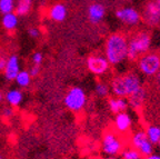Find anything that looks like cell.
<instances>
[{
  "instance_id": "5b68a950",
  "label": "cell",
  "mask_w": 160,
  "mask_h": 159,
  "mask_svg": "<svg viewBox=\"0 0 160 159\" xmlns=\"http://www.w3.org/2000/svg\"><path fill=\"white\" fill-rule=\"evenodd\" d=\"M65 106L72 112H79L86 107L87 104V95L86 91L80 87H72L71 89L68 90L66 94Z\"/></svg>"
},
{
  "instance_id": "d6a6232c",
  "label": "cell",
  "mask_w": 160,
  "mask_h": 159,
  "mask_svg": "<svg viewBox=\"0 0 160 159\" xmlns=\"http://www.w3.org/2000/svg\"><path fill=\"white\" fill-rule=\"evenodd\" d=\"M101 159H116V157H111V156H107L105 158H101Z\"/></svg>"
},
{
  "instance_id": "ac0fdd59",
  "label": "cell",
  "mask_w": 160,
  "mask_h": 159,
  "mask_svg": "<svg viewBox=\"0 0 160 159\" xmlns=\"http://www.w3.org/2000/svg\"><path fill=\"white\" fill-rule=\"evenodd\" d=\"M19 18L15 13H9L2 15V19H1V25L8 31H13L17 28Z\"/></svg>"
},
{
  "instance_id": "e0dca14e",
  "label": "cell",
  "mask_w": 160,
  "mask_h": 159,
  "mask_svg": "<svg viewBox=\"0 0 160 159\" xmlns=\"http://www.w3.org/2000/svg\"><path fill=\"white\" fill-rule=\"evenodd\" d=\"M5 99L11 107H18L22 102L23 95L19 89H10L6 92Z\"/></svg>"
},
{
  "instance_id": "4fadbf2b",
  "label": "cell",
  "mask_w": 160,
  "mask_h": 159,
  "mask_svg": "<svg viewBox=\"0 0 160 159\" xmlns=\"http://www.w3.org/2000/svg\"><path fill=\"white\" fill-rule=\"evenodd\" d=\"M106 16V9L101 3H92L88 8V18H89L91 23H101Z\"/></svg>"
},
{
  "instance_id": "83f0119b",
  "label": "cell",
  "mask_w": 160,
  "mask_h": 159,
  "mask_svg": "<svg viewBox=\"0 0 160 159\" xmlns=\"http://www.w3.org/2000/svg\"><path fill=\"white\" fill-rule=\"evenodd\" d=\"M28 35L31 38H38L40 36V31L38 28H30V29L28 30Z\"/></svg>"
},
{
  "instance_id": "5bb4252c",
  "label": "cell",
  "mask_w": 160,
  "mask_h": 159,
  "mask_svg": "<svg viewBox=\"0 0 160 159\" xmlns=\"http://www.w3.org/2000/svg\"><path fill=\"white\" fill-rule=\"evenodd\" d=\"M146 97H147V94H146L145 88L141 87L139 90H137L135 94H132L131 96L128 97V99H127L128 106L135 110L140 109V108H142L143 105H145Z\"/></svg>"
},
{
  "instance_id": "52a82bcc",
  "label": "cell",
  "mask_w": 160,
  "mask_h": 159,
  "mask_svg": "<svg viewBox=\"0 0 160 159\" xmlns=\"http://www.w3.org/2000/svg\"><path fill=\"white\" fill-rule=\"evenodd\" d=\"M130 142L132 148L139 151V154L142 157H147L153 152V145L147 138L145 130H137L136 132H133Z\"/></svg>"
},
{
  "instance_id": "7a4b0ae2",
  "label": "cell",
  "mask_w": 160,
  "mask_h": 159,
  "mask_svg": "<svg viewBox=\"0 0 160 159\" xmlns=\"http://www.w3.org/2000/svg\"><path fill=\"white\" fill-rule=\"evenodd\" d=\"M110 91L115 97L128 98L142 87L141 79L136 72H127L116 76L110 82Z\"/></svg>"
},
{
  "instance_id": "2e32d148",
  "label": "cell",
  "mask_w": 160,
  "mask_h": 159,
  "mask_svg": "<svg viewBox=\"0 0 160 159\" xmlns=\"http://www.w3.org/2000/svg\"><path fill=\"white\" fill-rule=\"evenodd\" d=\"M67 17V8L66 6L61 5V3H57V5L52 6L49 10V18L53 21H63Z\"/></svg>"
},
{
  "instance_id": "f1b7e54d",
  "label": "cell",
  "mask_w": 160,
  "mask_h": 159,
  "mask_svg": "<svg viewBox=\"0 0 160 159\" xmlns=\"http://www.w3.org/2000/svg\"><path fill=\"white\" fill-rule=\"evenodd\" d=\"M12 115H13V110L11 107H6L2 109V116L6 118H10V117H12Z\"/></svg>"
},
{
  "instance_id": "7c38bea8",
  "label": "cell",
  "mask_w": 160,
  "mask_h": 159,
  "mask_svg": "<svg viewBox=\"0 0 160 159\" xmlns=\"http://www.w3.org/2000/svg\"><path fill=\"white\" fill-rule=\"evenodd\" d=\"M113 125L117 131L119 132H127L132 125V118L127 111L117 114L113 120Z\"/></svg>"
},
{
  "instance_id": "7402d4cb",
  "label": "cell",
  "mask_w": 160,
  "mask_h": 159,
  "mask_svg": "<svg viewBox=\"0 0 160 159\" xmlns=\"http://www.w3.org/2000/svg\"><path fill=\"white\" fill-rule=\"evenodd\" d=\"M95 92L98 97H101V98L108 97V95L110 92V87L107 84H105V82L98 81L95 86Z\"/></svg>"
},
{
  "instance_id": "4316f807",
  "label": "cell",
  "mask_w": 160,
  "mask_h": 159,
  "mask_svg": "<svg viewBox=\"0 0 160 159\" xmlns=\"http://www.w3.org/2000/svg\"><path fill=\"white\" fill-rule=\"evenodd\" d=\"M39 72H40V66L39 65H32L31 67H30L29 74H30V76H31V78L37 77V76L39 75Z\"/></svg>"
},
{
  "instance_id": "1f68e13d",
  "label": "cell",
  "mask_w": 160,
  "mask_h": 159,
  "mask_svg": "<svg viewBox=\"0 0 160 159\" xmlns=\"http://www.w3.org/2000/svg\"><path fill=\"white\" fill-rule=\"evenodd\" d=\"M5 99V97H3V95H2V92L0 91V104H1V102H2V100Z\"/></svg>"
},
{
  "instance_id": "4dcf8cb0",
  "label": "cell",
  "mask_w": 160,
  "mask_h": 159,
  "mask_svg": "<svg viewBox=\"0 0 160 159\" xmlns=\"http://www.w3.org/2000/svg\"><path fill=\"white\" fill-rule=\"evenodd\" d=\"M155 77H156V80H157V84L160 86V69H159V71H158L157 74H156Z\"/></svg>"
},
{
  "instance_id": "9c48e42d",
  "label": "cell",
  "mask_w": 160,
  "mask_h": 159,
  "mask_svg": "<svg viewBox=\"0 0 160 159\" xmlns=\"http://www.w3.org/2000/svg\"><path fill=\"white\" fill-rule=\"evenodd\" d=\"M116 17L123 25L137 26L141 20V15L137 9L131 7H126L122 9H118L116 11Z\"/></svg>"
},
{
  "instance_id": "9a60e30c",
  "label": "cell",
  "mask_w": 160,
  "mask_h": 159,
  "mask_svg": "<svg viewBox=\"0 0 160 159\" xmlns=\"http://www.w3.org/2000/svg\"><path fill=\"white\" fill-rule=\"evenodd\" d=\"M107 104H108V107H109V110L112 112L113 115L127 111V109L129 108L128 101L126 98H120V97L109 98Z\"/></svg>"
},
{
  "instance_id": "e575fe53",
  "label": "cell",
  "mask_w": 160,
  "mask_h": 159,
  "mask_svg": "<svg viewBox=\"0 0 160 159\" xmlns=\"http://www.w3.org/2000/svg\"><path fill=\"white\" fill-rule=\"evenodd\" d=\"M157 145H158V147H159V151H160V140H159V142H158Z\"/></svg>"
},
{
  "instance_id": "277c9868",
  "label": "cell",
  "mask_w": 160,
  "mask_h": 159,
  "mask_svg": "<svg viewBox=\"0 0 160 159\" xmlns=\"http://www.w3.org/2000/svg\"><path fill=\"white\" fill-rule=\"evenodd\" d=\"M137 64L138 69L142 75L153 77L160 69V55L157 52L148 51L145 55L140 56Z\"/></svg>"
},
{
  "instance_id": "484cf974",
  "label": "cell",
  "mask_w": 160,
  "mask_h": 159,
  "mask_svg": "<svg viewBox=\"0 0 160 159\" xmlns=\"http://www.w3.org/2000/svg\"><path fill=\"white\" fill-rule=\"evenodd\" d=\"M8 57L5 55V52L2 50H0V71H3L6 66V62H7Z\"/></svg>"
},
{
  "instance_id": "836d02e7",
  "label": "cell",
  "mask_w": 160,
  "mask_h": 159,
  "mask_svg": "<svg viewBox=\"0 0 160 159\" xmlns=\"http://www.w3.org/2000/svg\"><path fill=\"white\" fill-rule=\"evenodd\" d=\"M155 3H157L158 8H159V10H160V0H155Z\"/></svg>"
},
{
  "instance_id": "f546056e",
  "label": "cell",
  "mask_w": 160,
  "mask_h": 159,
  "mask_svg": "<svg viewBox=\"0 0 160 159\" xmlns=\"http://www.w3.org/2000/svg\"><path fill=\"white\" fill-rule=\"evenodd\" d=\"M145 159H160V155H158V154H155V152H152V154L149 155V156L145 157Z\"/></svg>"
},
{
  "instance_id": "3957f363",
  "label": "cell",
  "mask_w": 160,
  "mask_h": 159,
  "mask_svg": "<svg viewBox=\"0 0 160 159\" xmlns=\"http://www.w3.org/2000/svg\"><path fill=\"white\" fill-rule=\"evenodd\" d=\"M152 37L148 31H139L131 39L128 40L127 59L130 61H137L140 56L145 55L151 49Z\"/></svg>"
},
{
  "instance_id": "ffe728a7",
  "label": "cell",
  "mask_w": 160,
  "mask_h": 159,
  "mask_svg": "<svg viewBox=\"0 0 160 159\" xmlns=\"http://www.w3.org/2000/svg\"><path fill=\"white\" fill-rule=\"evenodd\" d=\"M146 136L149 139V141L155 146L159 142L160 140V127L157 125H150L146 128L145 130Z\"/></svg>"
},
{
  "instance_id": "30bf717a",
  "label": "cell",
  "mask_w": 160,
  "mask_h": 159,
  "mask_svg": "<svg viewBox=\"0 0 160 159\" xmlns=\"http://www.w3.org/2000/svg\"><path fill=\"white\" fill-rule=\"evenodd\" d=\"M141 19H143V21L150 27H157L160 25V10L155 0L146 3Z\"/></svg>"
},
{
  "instance_id": "8992f818",
  "label": "cell",
  "mask_w": 160,
  "mask_h": 159,
  "mask_svg": "<svg viewBox=\"0 0 160 159\" xmlns=\"http://www.w3.org/2000/svg\"><path fill=\"white\" fill-rule=\"evenodd\" d=\"M123 149L122 141L112 132H106L101 141V150L105 155L111 157H116L121 154Z\"/></svg>"
},
{
  "instance_id": "8d00e7d4",
  "label": "cell",
  "mask_w": 160,
  "mask_h": 159,
  "mask_svg": "<svg viewBox=\"0 0 160 159\" xmlns=\"http://www.w3.org/2000/svg\"><path fill=\"white\" fill-rule=\"evenodd\" d=\"M63 159H67V158H63Z\"/></svg>"
},
{
  "instance_id": "d6986e66",
  "label": "cell",
  "mask_w": 160,
  "mask_h": 159,
  "mask_svg": "<svg viewBox=\"0 0 160 159\" xmlns=\"http://www.w3.org/2000/svg\"><path fill=\"white\" fill-rule=\"evenodd\" d=\"M31 7H32V0H17L15 5V13L18 17L26 16L30 13Z\"/></svg>"
},
{
  "instance_id": "d590c367",
  "label": "cell",
  "mask_w": 160,
  "mask_h": 159,
  "mask_svg": "<svg viewBox=\"0 0 160 159\" xmlns=\"http://www.w3.org/2000/svg\"><path fill=\"white\" fill-rule=\"evenodd\" d=\"M0 159H2V157H1V156H0Z\"/></svg>"
},
{
  "instance_id": "603a6c76",
  "label": "cell",
  "mask_w": 160,
  "mask_h": 159,
  "mask_svg": "<svg viewBox=\"0 0 160 159\" xmlns=\"http://www.w3.org/2000/svg\"><path fill=\"white\" fill-rule=\"evenodd\" d=\"M120 155L122 159H142V156L139 154V151H137L132 147L123 148Z\"/></svg>"
},
{
  "instance_id": "ba28073f",
  "label": "cell",
  "mask_w": 160,
  "mask_h": 159,
  "mask_svg": "<svg viewBox=\"0 0 160 159\" xmlns=\"http://www.w3.org/2000/svg\"><path fill=\"white\" fill-rule=\"evenodd\" d=\"M87 68L92 75L102 76L109 71L110 64L103 56L91 55L87 59Z\"/></svg>"
},
{
  "instance_id": "6da1fadb",
  "label": "cell",
  "mask_w": 160,
  "mask_h": 159,
  "mask_svg": "<svg viewBox=\"0 0 160 159\" xmlns=\"http://www.w3.org/2000/svg\"><path fill=\"white\" fill-rule=\"evenodd\" d=\"M128 38L121 33H115L107 38L105 44V57L110 66H118L127 59Z\"/></svg>"
},
{
  "instance_id": "d4e9b609",
  "label": "cell",
  "mask_w": 160,
  "mask_h": 159,
  "mask_svg": "<svg viewBox=\"0 0 160 159\" xmlns=\"http://www.w3.org/2000/svg\"><path fill=\"white\" fill-rule=\"evenodd\" d=\"M31 60H32L33 65H39L40 66V65H41V62H42V60H43V55L39 51L35 52V54L32 55Z\"/></svg>"
},
{
  "instance_id": "44dd1931",
  "label": "cell",
  "mask_w": 160,
  "mask_h": 159,
  "mask_svg": "<svg viewBox=\"0 0 160 159\" xmlns=\"http://www.w3.org/2000/svg\"><path fill=\"white\" fill-rule=\"evenodd\" d=\"M15 81L17 82V85L21 88L28 87L31 82V76H30L28 70H20L19 74L17 75V77L15 78Z\"/></svg>"
},
{
  "instance_id": "cb8c5ba5",
  "label": "cell",
  "mask_w": 160,
  "mask_h": 159,
  "mask_svg": "<svg viewBox=\"0 0 160 159\" xmlns=\"http://www.w3.org/2000/svg\"><path fill=\"white\" fill-rule=\"evenodd\" d=\"M15 0H0V13L2 15L15 11Z\"/></svg>"
},
{
  "instance_id": "8fae6325",
  "label": "cell",
  "mask_w": 160,
  "mask_h": 159,
  "mask_svg": "<svg viewBox=\"0 0 160 159\" xmlns=\"http://www.w3.org/2000/svg\"><path fill=\"white\" fill-rule=\"evenodd\" d=\"M20 71V61L17 55H11L8 57L6 62L5 69H3V75L5 78L9 81L15 80L17 75Z\"/></svg>"
}]
</instances>
